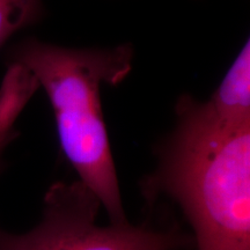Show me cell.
I'll return each mask as SVG.
<instances>
[{"mask_svg":"<svg viewBox=\"0 0 250 250\" xmlns=\"http://www.w3.org/2000/svg\"><path fill=\"white\" fill-rule=\"evenodd\" d=\"M176 116L146 195L179 204L197 250H250V123H223L189 95Z\"/></svg>","mask_w":250,"mask_h":250,"instance_id":"cell-1","label":"cell"},{"mask_svg":"<svg viewBox=\"0 0 250 250\" xmlns=\"http://www.w3.org/2000/svg\"><path fill=\"white\" fill-rule=\"evenodd\" d=\"M45 90L62 151L79 181L98 197L110 223L127 221L100 99V87L116 85L131 71L132 49H67L27 40L11 55Z\"/></svg>","mask_w":250,"mask_h":250,"instance_id":"cell-2","label":"cell"},{"mask_svg":"<svg viewBox=\"0 0 250 250\" xmlns=\"http://www.w3.org/2000/svg\"><path fill=\"white\" fill-rule=\"evenodd\" d=\"M101 203L80 181H58L46 190L40 221L24 233L0 225V250H176L189 243L176 230L129 221L98 223Z\"/></svg>","mask_w":250,"mask_h":250,"instance_id":"cell-3","label":"cell"},{"mask_svg":"<svg viewBox=\"0 0 250 250\" xmlns=\"http://www.w3.org/2000/svg\"><path fill=\"white\" fill-rule=\"evenodd\" d=\"M223 123H250V42L246 41L232 66L212 96L205 102Z\"/></svg>","mask_w":250,"mask_h":250,"instance_id":"cell-4","label":"cell"},{"mask_svg":"<svg viewBox=\"0 0 250 250\" xmlns=\"http://www.w3.org/2000/svg\"><path fill=\"white\" fill-rule=\"evenodd\" d=\"M42 0H0V48L42 14Z\"/></svg>","mask_w":250,"mask_h":250,"instance_id":"cell-5","label":"cell"},{"mask_svg":"<svg viewBox=\"0 0 250 250\" xmlns=\"http://www.w3.org/2000/svg\"><path fill=\"white\" fill-rule=\"evenodd\" d=\"M9 145V143L7 142H0V174H1V171L4 170L5 168V162H4V153H5V149L7 148V146Z\"/></svg>","mask_w":250,"mask_h":250,"instance_id":"cell-6","label":"cell"}]
</instances>
